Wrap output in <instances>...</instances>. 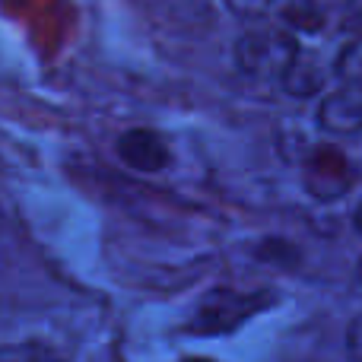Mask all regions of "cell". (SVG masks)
<instances>
[{"mask_svg":"<svg viewBox=\"0 0 362 362\" xmlns=\"http://www.w3.org/2000/svg\"><path fill=\"white\" fill-rule=\"evenodd\" d=\"M223 4L238 19H261L274 6V0H223Z\"/></svg>","mask_w":362,"mask_h":362,"instance_id":"30bf717a","label":"cell"},{"mask_svg":"<svg viewBox=\"0 0 362 362\" xmlns=\"http://www.w3.org/2000/svg\"><path fill=\"white\" fill-rule=\"evenodd\" d=\"M0 362H64V359L45 344H13L4 350Z\"/></svg>","mask_w":362,"mask_h":362,"instance_id":"9c48e42d","label":"cell"},{"mask_svg":"<svg viewBox=\"0 0 362 362\" xmlns=\"http://www.w3.org/2000/svg\"><path fill=\"white\" fill-rule=\"evenodd\" d=\"M299 57V42L283 25L257 23L251 29H245L235 42V67L245 76H255V80L283 83V76L293 70V64Z\"/></svg>","mask_w":362,"mask_h":362,"instance_id":"6da1fadb","label":"cell"},{"mask_svg":"<svg viewBox=\"0 0 362 362\" xmlns=\"http://www.w3.org/2000/svg\"><path fill=\"white\" fill-rule=\"evenodd\" d=\"M353 223H356V229H359V235H362V204L356 206V216H353Z\"/></svg>","mask_w":362,"mask_h":362,"instance_id":"7c38bea8","label":"cell"},{"mask_svg":"<svg viewBox=\"0 0 362 362\" xmlns=\"http://www.w3.org/2000/svg\"><path fill=\"white\" fill-rule=\"evenodd\" d=\"M318 127L334 137H356L362 134V86L340 83L337 89L321 95Z\"/></svg>","mask_w":362,"mask_h":362,"instance_id":"5b68a950","label":"cell"},{"mask_svg":"<svg viewBox=\"0 0 362 362\" xmlns=\"http://www.w3.org/2000/svg\"><path fill=\"white\" fill-rule=\"evenodd\" d=\"M334 70H337L340 83H359L362 86V35L353 38V42L340 51Z\"/></svg>","mask_w":362,"mask_h":362,"instance_id":"ba28073f","label":"cell"},{"mask_svg":"<svg viewBox=\"0 0 362 362\" xmlns=\"http://www.w3.org/2000/svg\"><path fill=\"white\" fill-rule=\"evenodd\" d=\"M286 23L296 25V29L318 32L321 25H325V10H321L315 0H296V4L286 6Z\"/></svg>","mask_w":362,"mask_h":362,"instance_id":"52a82bcc","label":"cell"},{"mask_svg":"<svg viewBox=\"0 0 362 362\" xmlns=\"http://www.w3.org/2000/svg\"><path fill=\"white\" fill-rule=\"evenodd\" d=\"M274 305V293H238V289H210L197 302L187 334L197 337H223L245 325L248 318L261 315L264 308Z\"/></svg>","mask_w":362,"mask_h":362,"instance_id":"7a4b0ae2","label":"cell"},{"mask_svg":"<svg viewBox=\"0 0 362 362\" xmlns=\"http://www.w3.org/2000/svg\"><path fill=\"white\" fill-rule=\"evenodd\" d=\"M118 159L134 172H144V175H156L165 172L172 165V150L163 140V134L150 131V127H131L118 137L115 144Z\"/></svg>","mask_w":362,"mask_h":362,"instance_id":"277c9868","label":"cell"},{"mask_svg":"<svg viewBox=\"0 0 362 362\" xmlns=\"http://www.w3.org/2000/svg\"><path fill=\"white\" fill-rule=\"evenodd\" d=\"M302 169H305L302 172V185L318 204H331V200L346 197L353 191V185H356V169L337 146L327 144L312 146Z\"/></svg>","mask_w":362,"mask_h":362,"instance_id":"3957f363","label":"cell"},{"mask_svg":"<svg viewBox=\"0 0 362 362\" xmlns=\"http://www.w3.org/2000/svg\"><path fill=\"white\" fill-rule=\"evenodd\" d=\"M185 362H213V359H206V356H191V359H185Z\"/></svg>","mask_w":362,"mask_h":362,"instance_id":"4fadbf2b","label":"cell"},{"mask_svg":"<svg viewBox=\"0 0 362 362\" xmlns=\"http://www.w3.org/2000/svg\"><path fill=\"white\" fill-rule=\"evenodd\" d=\"M346 350H350L353 362H362V315L350 325V334H346Z\"/></svg>","mask_w":362,"mask_h":362,"instance_id":"8fae6325","label":"cell"},{"mask_svg":"<svg viewBox=\"0 0 362 362\" xmlns=\"http://www.w3.org/2000/svg\"><path fill=\"white\" fill-rule=\"evenodd\" d=\"M280 86L286 89L293 99H312V95H321L325 86H327V67L318 61V57L302 54L299 61L293 64V70L283 76Z\"/></svg>","mask_w":362,"mask_h":362,"instance_id":"8992f818","label":"cell"}]
</instances>
